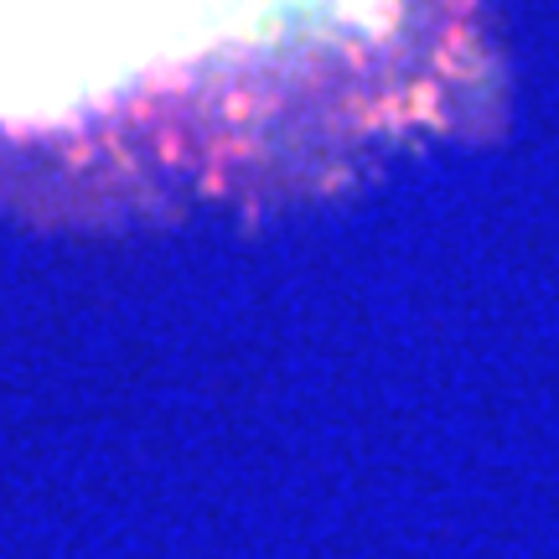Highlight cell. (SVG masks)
<instances>
[{
    "label": "cell",
    "mask_w": 559,
    "mask_h": 559,
    "mask_svg": "<svg viewBox=\"0 0 559 559\" xmlns=\"http://www.w3.org/2000/svg\"><path fill=\"white\" fill-rule=\"evenodd\" d=\"M502 88L492 0H0V192H306Z\"/></svg>",
    "instance_id": "cell-1"
}]
</instances>
